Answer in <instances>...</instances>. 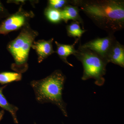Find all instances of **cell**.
Returning a JSON list of instances; mask_svg holds the SVG:
<instances>
[{
	"mask_svg": "<svg viewBox=\"0 0 124 124\" xmlns=\"http://www.w3.org/2000/svg\"><path fill=\"white\" fill-rule=\"evenodd\" d=\"M22 78L21 73L15 72H0V84L6 85L11 82L20 81Z\"/></svg>",
	"mask_w": 124,
	"mask_h": 124,
	"instance_id": "4fadbf2b",
	"label": "cell"
},
{
	"mask_svg": "<svg viewBox=\"0 0 124 124\" xmlns=\"http://www.w3.org/2000/svg\"><path fill=\"white\" fill-rule=\"evenodd\" d=\"M106 60L108 63L111 62L121 67H124V46L117 40L108 52Z\"/></svg>",
	"mask_w": 124,
	"mask_h": 124,
	"instance_id": "ba28073f",
	"label": "cell"
},
{
	"mask_svg": "<svg viewBox=\"0 0 124 124\" xmlns=\"http://www.w3.org/2000/svg\"><path fill=\"white\" fill-rule=\"evenodd\" d=\"M70 0H49L48 6L61 10L67 5H70Z\"/></svg>",
	"mask_w": 124,
	"mask_h": 124,
	"instance_id": "9a60e30c",
	"label": "cell"
},
{
	"mask_svg": "<svg viewBox=\"0 0 124 124\" xmlns=\"http://www.w3.org/2000/svg\"><path fill=\"white\" fill-rule=\"evenodd\" d=\"M66 77L62 71L55 70L44 79L34 80L30 83L36 100L39 103H51L56 105L63 115L68 116L67 103L62 98V91Z\"/></svg>",
	"mask_w": 124,
	"mask_h": 124,
	"instance_id": "7a4b0ae2",
	"label": "cell"
},
{
	"mask_svg": "<svg viewBox=\"0 0 124 124\" xmlns=\"http://www.w3.org/2000/svg\"><path fill=\"white\" fill-rule=\"evenodd\" d=\"M80 24L78 22L72 21L70 24L67 25L66 27L67 35L69 37L80 39L82 35L87 31L82 29Z\"/></svg>",
	"mask_w": 124,
	"mask_h": 124,
	"instance_id": "7c38bea8",
	"label": "cell"
},
{
	"mask_svg": "<svg viewBox=\"0 0 124 124\" xmlns=\"http://www.w3.org/2000/svg\"><path fill=\"white\" fill-rule=\"evenodd\" d=\"M44 14L47 20L52 23H58L62 21L60 10L47 6L45 9Z\"/></svg>",
	"mask_w": 124,
	"mask_h": 124,
	"instance_id": "5bb4252c",
	"label": "cell"
},
{
	"mask_svg": "<svg viewBox=\"0 0 124 124\" xmlns=\"http://www.w3.org/2000/svg\"><path fill=\"white\" fill-rule=\"evenodd\" d=\"M79 39H76L75 41L72 45L63 44H60L57 41H55L57 46V53L59 57L65 63L71 67H73L72 64L69 63L67 60V58L69 55H73L76 52V50L75 48V46L78 42Z\"/></svg>",
	"mask_w": 124,
	"mask_h": 124,
	"instance_id": "9c48e42d",
	"label": "cell"
},
{
	"mask_svg": "<svg viewBox=\"0 0 124 124\" xmlns=\"http://www.w3.org/2000/svg\"><path fill=\"white\" fill-rule=\"evenodd\" d=\"M62 20L67 23L69 20L79 23L84 28V22L79 14V9L77 6L68 5L65 6L61 10Z\"/></svg>",
	"mask_w": 124,
	"mask_h": 124,
	"instance_id": "30bf717a",
	"label": "cell"
},
{
	"mask_svg": "<svg viewBox=\"0 0 124 124\" xmlns=\"http://www.w3.org/2000/svg\"><path fill=\"white\" fill-rule=\"evenodd\" d=\"M38 35V32L32 29L28 23L21 29L16 38L7 45L6 48L14 60L11 68L15 72L22 74L27 70L30 49Z\"/></svg>",
	"mask_w": 124,
	"mask_h": 124,
	"instance_id": "3957f363",
	"label": "cell"
},
{
	"mask_svg": "<svg viewBox=\"0 0 124 124\" xmlns=\"http://www.w3.org/2000/svg\"><path fill=\"white\" fill-rule=\"evenodd\" d=\"M116 40L114 34H108L106 37L95 38L81 45L93 51L106 60L108 52Z\"/></svg>",
	"mask_w": 124,
	"mask_h": 124,
	"instance_id": "8992f818",
	"label": "cell"
},
{
	"mask_svg": "<svg viewBox=\"0 0 124 124\" xmlns=\"http://www.w3.org/2000/svg\"><path fill=\"white\" fill-rule=\"evenodd\" d=\"M5 111L4 110L0 111V121L2 120L3 118V116L4 115Z\"/></svg>",
	"mask_w": 124,
	"mask_h": 124,
	"instance_id": "e0dca14e",
	"label": "cell"
},
{
	"mask_svg": "<svg viewBox=\"0 0 124 124\" xmlns=\"http://www.w3.org/2000/svg\"><path fill=\"white\" fill-rule=\"evenodd\" d=\"M10 14L1 1H0V20L6 18Z\"/></svg>",
	"mask_w": 124,
	"mask_h": 124,
	"instance_id": "2e32d148",
	"label": "cell"
},
{
	"mask_svg": "<svg viewBox=\"0 0 124 124\" xmlns=\"http://www.w3.org/2000/svg\"><path fill=\"white\" fill-rule=\"evenodd\" d=\"M74 55L82 63L84 69L82 80L93 79L95 80V84L98 86L104 84V76L108 63L104 59L93 51L82 47L81 44Z\"/></svg>",
	"mask_w": 124,
	"mask_h": 124,
	"instance_id": "277c9868",
	"label": "cell"
},
{
	"mask_svg": "<svg viewBox=\"0 0 124 124\" xmlns=\"http://www.w3.org/2000/svg\"><path fill=\"white\" fill-rule=\"evenodd\" d=\"M100 29L114 34L124 28V0H70Z\"/></svg>",
	"mask_w": 124,
	"mask_h": 124,
	"instance_id": "6da1fadb",
	"label": "cell"
},
{
	"mask_svg": "<svg viewBox=\"0 0 124 124\" xmlns=\"http://www.w3.org/2000/svg\"></svg>",
	"mask_w": 124,
	"mask_h": 124,
	"instance_id": "ac0fdd59",
	"label": "cell"
},
{
	"mask_svg": "<svg viewBox=\"0 0 124 124\" xmlns=\"http://www.w3.org/2000/svg\"><path fill=\"white\" fill-rule=\"evenodd\" d=\"M34 16L33 11L24 10L21 5L17 11L10 14L1 23L0 35H6L13 31L22 29L29 23V20Z\"/></svg>",
	"mask_w": 124,
	"mask_h": 124,
	"instance_id": "5b68a950",
	"label": "cell"
},
{
	"mask_svg": "<svg viewBox=\"0 0 124 124\" xmlns=\"http://www.w3.org/2000/svg\"><path fill=\"white\" fill-rule=\"evenodd\" d=\"M7 86V85H6L0 87V107L9 112L12 116L14 123L18 124V122L17 118V112L18 108L13 104L9 103L3 93V90Z\"/></svg>",
	"mask_w": 124,
	"mask_h": 124,
	"instance_id": "8fae6325",
	"label": "cell"
},
{
	"mask_svg": "<svg viewBox=\"0 0 124 124\" xmlns=\"http://www.w3.org/2000/svg\"><path fill=\"white\" fill-rule=\"evenodd\" d=\"M54 38L48 40H39L33 42L31 48L35 50L39 63L43 62L50 55L55 53L53 47Z\"/></svg>",
	"mask_w": 124,
	"mask_h": 124,
	"instance_id": "52a82bcc",
	"label": "cell"
}]
</instances>
